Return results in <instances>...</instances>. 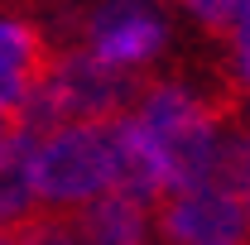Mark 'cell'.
I'll return each instance as SVG.
<instances>
[{
	"instance_id": "cell-1",
	"label": "cell",
	"mask_w": 250,
	"mask_h": 245,
	"mask_svg": "<svg viewBox=\"0 0 250 245\" xmlns=\"http://www.w3.org/2000/svg\"><path fill=\"white\" fill-rule=\"evenodd\" d=\"M34 197L43 207H82L116 187L121 173V116L67 121L34 140Z\"/></svg>"
},
{
	"instance_id": "cell-2",
	"label": "cell",
	"mask_w": 250,
	"mask_h": 245,
	"mask_svg": "<svg viewBox=\"0 0 250 245\" xmlns=\"http://www.w3.org/2000/svg\"><path fill=\"white\" fill-rule=\"evenodd\" d=\"M154 241L164 245H250L241 197L221 183H192L154 202Z\"/></svg>"
},
{
	"instance_id": "cell-3",
	"label": "cell",
	"mask_w": 250,
	"mask_h": 245,
	"mask_svg": "<svg viewBox=\"0 0 250 245\" xmlns=\"http://www.w3.org/2000/svg\"><path fill=\"white\" fill-rule=\"evenodd\" d=\"M77 245H154V207L125 192H101L72 207Z\"/></svg>"
},
{
	"instance_id": "cell-4",
	"label": "cell",
	"mask_w": 250,
	"mask_h": 245,
	"mask_svg": "<svg viewBox=\"0 0 250 245\" xmlns=\"http://www.w3.org/2000/svg\"><path fill=\"white\" fill-rule=\"evenodd\" d=\"M10 111H5V135H0V226L24 216L39 202L34 197V168H29L34 163V135H24Z\"/></svg>"
},
{
	"instance_id": "cell-5",
	"label": "cell",
	"mask_w": 250,
	"mask_h": 245,
	"mask_svg": "<svg viewBox=\"0 0 250 245\" xmlns=\"http://www.w3.org/2000/svg\"><path fill=\"white\" fill-rule=\"evenodd\" d=\"M48 62H53V39H48L43 24H34V20H0V72H15L29 87H39Z\"/></svg>"
},
{
	"instance_id": "cell-6",
	"label": "cell",
	"mask_w": 250,
	"mask_h": 245,
	"mask_svg": "<svg viewBox=\"0 0 250 245\" xmlns=\"http://www.w3.org/2000/svg\"><path fill=\"white\" fill-rule=\"evenodd\" d=\"M5 245H77L72 207H29L24 216L0 226Z\"/></svg>"
},
{
	"instance_id": "cell-7",
	"label": "cell",
	"mask_w": 250,
	"mask_h": 245,
	"mask_svg": "<svg viewBox=\"0 0 250 245\" xmlns=\"http://www.w3.org/2000/svg\"><path fill=\"white\" fill-rule=\"evenodd\" d=\"M226 62H221V72L231 77V87L241 96H250V0L241 5V15L231 20V29H226Z\"/></svg>"
},
{
	"instance_id": "cell-8",
	"label": "cell",
	"mask_w": 250,
	"mask_h": 245,
	"mask_svg": "<svg viewBox=\"0 0 250 245\" xmlns=\"http://www.w3.org/2000/svg\"><path fill=\"white\" fill-rule=\"evenodd\" d=\"M178 5H183V15L207 34V39H226L231 20L241 15V5H246V0H178Z\"/></svg>"
},
{
	"instance_id": "cell-9",
	"label": "cell",
	"mask_w": 250,
	"mask_h": 245,
	"mask_svg": "<svg viewBox=\"0 0 250 245\" xmlns=\"http://www.w3.org/2000/svg\"><path fill=\"white\" fill-rule=\"evenodd\" d=\"M236 197H241V212H246V236H250V168H246V178L236 183Z\"/></svg>"
},
{
	"instance_id": "cell-10",
	"label": "cell",
	"mask_w": 250,
	"mask_h": 245,
	"mask_svg": "<svg viewBox=\"0 0 250 245\" xmlns=\"http://www.w3.org/2000/svg\"><path fill=\"white\" fill-rule=\"evenodd\" d=\"M20 5H53V0H20Z\"/></svg>"
},
{
	"instance_id": "cell-11",
	"label": "cell",
	"mask_w": 250,
	"mask_h": 245,
	"mask_svg": "<svg viewBox=\"0 0 250 245\" xmlns=\"http://www.w3.org/2000/svg\"><path fill=\"white\" fill-rule=\"evenodd\" d=\"M0 135H5V116H0Z\"/></svg>"
},
{
	"instance_id": "cell-12",
	"label": "cell",
	"mask_w": 250,
	"mask_h": 245,
	"mask_svg": "<svg viewBox=\"0 0 250 245\" xmlns=\"http://www.w3.org/2000/svg\"><path fill=\"white\" fill-rule=\"evenodd\" d=\"M0 245H5V236H0Z\"/></svg>"
}]
</instances>
